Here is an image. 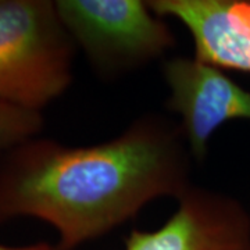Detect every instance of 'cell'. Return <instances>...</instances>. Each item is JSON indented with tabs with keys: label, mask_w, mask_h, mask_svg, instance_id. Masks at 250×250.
I'll return each mask as SVG.
<instances>
[{
	"label": "cell",
	"mask_w": 250,
	"mask_h": 250,
	"mask_svg": "<svg viewBox=\"0 0 250 250\" xmlns=\"http://www.w3.org/2000/svg\"><path fill=\"white\" fill-rule=\"evenodd\" d=\"M192 160L181 124L160 114L88 147L36 136L0 157V224L39 218L59 233L54 250H74L156 199L178 200L193 185Z\"/></svg>",
	"instance_id": "1"
},
{
	"label": "cell",
	"mask_w": 250,
	"mask_h": 250,
	"mask_svg": "<svg viewBox=\"0 0 250 250\" xmlns=\"http://www.w3.org/2000/svg\"><path fill=\"white\" fill-rule=\"evenodd\" d=\"M75 42L50 0H0V99L41 111L72 82Z\"/></svg>",
	"instance_id": "2"
},
{
	"label": "cell",
	"mask_w": 250,
	"mask_h": 250,
	"mask_svg": "<svg viewBox=\"0 0 250 250\" xmlns=\"http://www.w3.org/2000/svg\"><path fill=\"white\" fill-rule=\"evenodd\" d=\"M64 27L100 77L117 78L175 46L166 20L141 0H57Z\"/></svg>",
	"instance_id": "3"
},
{
	"label": "cell",
	"mask_w": 250,
	"mask_h": 250,
	"mask_svg": "<svg viewBox=\"0 0 250 250\" xmlns=\"http://www.w3.org/2000/svg\"><path fill=\"white\" fill-rule=\"evenodd\" d=\"M177 202L160 228L129 233L125 250H250V215L235 197L192 185Z\"/></svg>",
	"instance_id": "4"
},
{
	"label": "cell",
	"mask_w": 250,
	"mask_h": 250,
	"mask_svg": "<svg viewBox=\"0 0 250 250\" xmlns=\"http://www.w3.org/2000/svg\"><path fill=\"white\" fill-rule=\"evenodd\" d=\"M163 75L170 89L167 107L181 117L195 160L203 161L207 143L224 123L250 120V92L218 67L195 57H172L164 62Z\"/></svg>",
	"instance_id": "5"
},
{
	"label": "cell",
	"mask_w": 250,
	"mask_h": 250,
	"mask_svg": "<svg viewBox=\"0 0 250 250\" xmlns=\"http://www.w3.org/2000/svg\"><path fill=\"white\" fill-rule=\"evenodd\" d=\"M160 17L181 21L195 43V59L218 68L250 72V1L150 0Z\"/></svg>",
	"instance_id": "6"
},
{
	"label": "cell",
	"mask_w": 250,
	"mask_h": 250,
	"mask_svg": "<svg viewBox=\"0 0 250 250\" xmlns=\"http://www.w3.org/2000/svg\"><path fill=\"white\" fill-rule=\"evenodd\" d=\"M43 129L41 111L18 107L0 99V157Z\"/></svg>",
	"instance_id": "7"
},
{
	"label": "cell",
	"mask_w": 250,
	"mask_h": 250,
	"mask_svg": "<svg viewBox=\"0 0 250 250\" xmlns=\"http://www.w3.org/2000/svg\"><path fill=\"white\" fill-rule=\"evenodd\" d=\"M0 250H54V246L46 242H39L34 245H27V246H4L0 245Z\"/></svg>",
	"instance_id": "8"
}]
</instances>
